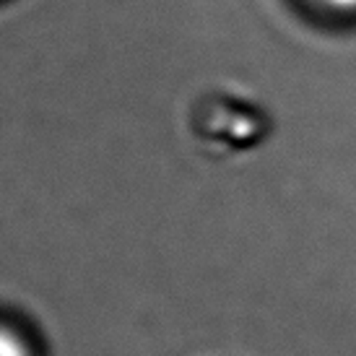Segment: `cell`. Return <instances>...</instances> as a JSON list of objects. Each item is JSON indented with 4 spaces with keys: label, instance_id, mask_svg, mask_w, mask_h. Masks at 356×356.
Returning <instances> with one entry per match:
<instances>
[{
    "label": "cell",
    "instance_id": "6da1fadb",
    "mask_svg": "<svg viewBox=\"0 0 356 356\" xmlns=\"http://www.w3.org/2000/svg\"><path fill=\"white\" fill-rule=\"evenodd\" d=\"M0 356H29L26 346L21 343L19 336H13L10 330L0 327Z\"/></svg>",
    "mask_w": 356,
    "mask_h": 356
},
{
    "label": "cell",
    "instance_id": "7a4b0ae2",
    "mask_svg": "<svg viewBox=\"0 0 356 356\" xmlns=\"http://www.w3.org/2000/svg\"><path fill=\"white\" fill-rule=\"evenodd\" d=\"M317 3H323V6H327V8L333 10H341V13L356 10V0H317Z\"/></svg>",
    "mask_w": 356,
    "mask_h": 356
}]
</instances>
